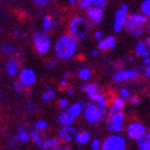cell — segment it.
<instances>
[{
    "label": "cell",
    "instance_id": "obj_44",
    "mask_svg": "<svg viewBox=\"0 0 150 150\" xmlns=\"http://www.w3.org/2000/svg\"><path fill=\"white\" fill-rule=\"evenodd\" d=\"M67 81L66 79H62V81H61V83H60V88H61V89H63V88H66L67 87Z\"/></svg>",
    "mask_w": 150,
    "mask_h": 150
},
{
    "label": "cell",
    "instance_id": "obj_49",
    "mask_svg": "<svg viewBox=\"0 0 150 150\" xmlns=\"http://www.w3.org/2000/svg\"><path fill=\"white\" fill-rule=\"evenodd\" d=\"M15 142H14V138H10V145H14Z\"/></svg>",
    "mask_w": 150,
    "mask_h": 150
},
{
    "label": "cell",
    "instance_id": "obj_39",
    "mask_svg": "<svg viewBox=\"0 0 150 150\" xmlns=\"http://www.w3.org/2000/svg\"><path fill=\"white\" fill-rule=\"evenodd\" d=\"M120 94L122 96L123 99H129V98H130V92H129L127 89H121V90H120Z\"/></svg>",
    "mask_w": 150,
    "mask_h": 150
},
{
    "label": "cell",
    "instance_id": "obj_8",
    "mask_svg": "<svg viewBox=\"0 0 150 150\" xmlns=\"http://www.w3.org/2000/svg\"><path fill=\"white\" fill-rule=\"evenodd\" d=\"M86 14L89 18V22L93 26H97L103 18V9L98 6H89L88 9H86Z\"/></svg>",
    "mask_w": 150,
    "mask_h": 150
},
{
    "label": "cell",
    "instance_id": "obj_55",
    "mask_svg": "<svg viewBox=\"0 0 150 150\" xmlns=\"http://www.w3.org/2000/svg\"><path fill=\"white\" fill-rule=\"evenodd\" d=\"M64 77H66V78L70 77V74H69V73H66V74H64Z\"/></svg>",
    "mask_w": 150,
    "mask_h": 150
},
{
    "label": "cell",
    "instance_id": "obj_13",
    "mask_svg": "<svg viewBox=\"0 0 150 150\" xmlns=\"http://www.w3.org/2000/svg\"><path fill=\"white\" fill-rule=\"evenodd\" d=\"M76 134V130L75 128L71 127V125H64L59 132V137L61 139H64L67 142H70L72 139V136L73 135Z\"/></svg>",
    "mask_w": 150,
    "mask_h": 150
},
{
    "label": "cell",
    "instance_id": "obj_6",
    "mask_svg": "<svg viewBox=\"0 0 150 150\" xmlns=\"http://www.w3.org/2000/svg\"><path fill=\"white\" fill-rule=\"evenodd\" d=\"M123 114L120 112H116L115 114L112 112L108 117V125H107V130L114 132H121L122 125H123Z\"/></svg>",
    "mask_w": 150,
    "mask_h": 150
},
{
    "label": "cell",
    "instance_id": "obj_32",
    "mask_svg": "<svg viewBox=\"0 0 150 150\" xmlns=\"http://www.w3.org/2000/svg\"><path fill=\"white\" fill-rule=\"evenodd\" d=\"M31 137H32V139L35 141V143L38 145V146H40V147H42V142H41V138H40V135L38 134V132H35V131H32L31 132Z\"/></svg>",
    "mask_w": 150,
    "mask_h": 150
},
{
    "label": "cell",
    "instance_id": "obj_22",
    "mask_svg": "<svg viewBox=\"0 0 150 150\" xmlns=\"http://www.w3.org/2000/svg\"><path fill=\"white\" fill-rule=\"evenodd\" d=\"M81 104H83L81 102H78V103L73 104L72 106L69 108V112L72 116H74V117L78 116L81 112V110H83V105H81Z\"/></svg>",
    "mask_w": 150,
    "mask_h": 150
},
{
    "label": "cell",
    "instance_id": "obj_7",
    "mask_svg": "<svg viewBox=\"0 0 150 150\" xmlns=\"http://www.w3.org/2000/svg\"><path fill=\"white\" fill-rule=\"evenodd\" d=\"M127 134H128L129 138H131L133 141H138L139 138L145 136L146 129L139 122H133L127 129Z\"/></svg>",
    "mask_w": 150,
    "mask_h": 150
},
{
    "label": "cell",
    "instance_id": "obj_16",
    "mask_svg": "<svg viewBox=\"0 0 150 150\" xmlns=\"http://www.w3.org/2000/svg\"><path fill=\"white\" fill-rule=\"evenodd\" d=\"M125 106V99L120 97H117L114 100V103H112V110H110V114H112L114 112H120V110L123 108Z\"/></svg>",
    "mask_w": 150,
    "mask_h": 150
},
{
    "label": "cell",
    "instance_id": "obj_5",
    "mask_svg": "<svg viewBox=\"0 0 150 150\" xmlns=\"http://www.w3.org/2000/svg\"><path fill=\"white\" fill-rule=\"evenodd\" d=\"M102 149L104 150H125V139L119 135H110L104 141L102 145Z\"/></svg>",
    "mask_w": 150,
    "mask_h": 150
},
{
    "label": "cell",
    "instance_id": "obj_54",
    "mask_svg": "<svg viewBox=\"0 0 150 150\" xmlns=\"http://www.w3.org/2000/svg\"><path fill=\"white\" fill-rule=\"evenodd\" d=\"M92 54H93L94 56H97V55H98V50H93V52H92Z\"/></svg>",
    "mask_w": 150,
    "mask_h": 150
},
{
    "label": "cell",
    "instance_id": "obj_35",
    "mask_svg": "<svg viewBox=\"0 0 150 150\" xmlns=\"http://www.w3.org/2000/svg\"><path fill=\"white\" fill-rule=\"evenodd\" d=\"M35 128H37L38 130H43V129H46L47 123L44 121V120H41V121H39V122L35 123Z\"/></svg>",
    "mask_w": 150,
    "mask_h": 150
},
{
    "label": "cell",
    "instance_id": "obj_43",
    "mask_svg": "<svg viewBox=\"0 0 150 150\" xmlns=\"http://www.w3.org/2000/svg\"><path fill=\"white\" fill-rule=\"evenodd\" d=\"M143 63H144V64H149L150 63V57L149 56L144 57V59H143Z\"/></svg>",
    "mask_w": 150,
    "mask_h": 150
},
{
    "label": "cell",
    "instance_id": "obj_46",
    "mask_svg": "<svg viewBox=\"0 0 150 150\" xmlns=\"http://www.w3.org/2000/svg\"><path fill=\"white\" fill-rule=\"evenodd\" d=\"M131 102H132V104H136V103H138V99L137 98H132V100H131Z\"/></svg>",
    "mask_w": 150,
    "mask_h": 150
},
{
    "label": "cell",
    "instance_id": "obj_14",
    "mask_svg": "<svg viewBox=\"0 0 150 150\" xmlns=\"http://www.w3.org/2000/svg\"><path fill=\"white\" fill-rule=\"evenodd\" d=\"M74 119H75L74 116L71 115L69 112V110H68V112H62L60 114L58 121H59L60 125H72L73 122H74Z\"/></svg>",
    "mask_w": 150,
    "mask_h": 150
},
{
    "label": "cell",
    "instance_id": "obj_3",
    "mask_svg": "<svg viewBox=\"0 0 150 150\" xmlns=\"http://www.w3.org/2000/svg\"><path fill=\"white\" fill-rule=\"evenodd\" d=\"M85 117L89 122H96L105 117V107H100L94 103H89L85 110Z\"/></svg>",
    "mask_w": 150,
    "mask_h": 150
},
{
    "label": "cell",
    "instance_id": "obj_52",
    "mask_svg": "<svg viewBox=\"0 0 150 150\" xmlns=\"http://www.w3.org/2000/svg\"><path fill=\"white\" fill-rule=\"evenodd\" d=\"M145 137H146V138H147V139H148V141H149V142H150V133H149V134H147V135H146V134H145Z\"/></svg>",
    "mask_w": 150,
    "mask_h": 150
},
{
    "label": "cell",
    "instance_id": "obj_51",
    "mask_svg": "<svg viewBox=\"0 0 150 150\" xmlns=\"http://www.w3.org/2000/svg\"><path fill=\"white\" fill-rule=\"evenodd\" d=\"M72 93H73V90L71 88H69V89H68V94H72Z\"/></svg>",
    "mask_w": 150,
    "mask_h": 150
},
{
    "label": "cell",
    "instance_id": "obj_31",
    "mask_svg": "<svg viewBox=\"0 0 150 150\" xmlns=\"http://www.w3.org/2000/svg\"><path fill=\"white\" fill-rule=\"evenodd\" d=\"M1 50H2L3 54H6V55H10V54H12L13 52H14V47L11 46V45L3 44L2 46H1Z\"/></svg>",
    "mask_w": 150,
    "mask_h": 150
},
{
    "label": "cell",
    "instance_id": "obj_34",
    "mask_svg": "<svg viewBox=\"0 0 150 150\" xmlns=\"http://www.w3.org/2000/svg\"><path fill=\"white\" fill-rule=\"evenodd\" d=\"M28 138H29V134L26 133L25 131H21L18 133V135H17V139L21 142H26Z\"/></svg>",
    "mask_w": 150,
    "mask_h": 150
},
{
    "label": "cell",
    "instance_id": "obj_33",
    "mask_svg": "<svg viewBox=\"0 0 150 150\" xmlns=\"http://www.w3.org/2000/svg\"><path fill=\"white\" fill-rule=\"evenodd\" d=\"M91 6V0H79V8L83 10L88 9Z\"/></svg>",
    "mask_w": 150,
    "mask_h": 150
},
{
    "label": "cell",
    "instance_id": "obj_37",
    "mask_svg": "<svg viewBox=\"0 0 150 150\" xmlns=\"http://www.w3.org/2000/svg\"><path fill=\"white\" fill-rule=\"evenodd\" d=\"M50 0H35V3L39 6H45L46 4H48Z\"/></svg>",
    "mask_w": 150,
    "mask_h": 150
},
{
    "label": "cell",
    "instance_id": "obj_27",
    "mask_svg": "<svg viewBox=\"0 0 150 150\" xmlns=\"http://www.w3.org/2000/svg\"><path fill=\"white\" fill-rule=\"evenodd\" d=\"M78 76H79V78H81V79H84V81H87V79H89V78L91 77L90 70L87 69V68H85V69H81V71L78 72Z\"/></svg>",
    "mask_w": 150,
    "mask_h": 150
},
{
    "label": "cell",
    "instance_id": "obj_25",
    "mask_svg": "<svg viewBox=\"0 0 150 150\" xmlns=\"http://www.w3.org/2000/svg\"><path fill=\"white\" fill-rule=\"evenodd\" d=\"M99 89H100V88H99V86H98L97 84H90V85H88V86H84V91L87 92L88 96L99 92Z\"/></svg>",
    "mask_w": 150,
    "mask_h": 150
},
{
    "label": "cell",
    "instance_id": "obj_47",
    "mask_svg": "<svg viewBox=\"0 0 150 150\" xmlns=\"http://www.w3.org/2000/svg\"><path fill=\"white\" fill-rule=\"evenodd\" d=\"M18 130H19V132H21V131H25V125H19Z\"/></svg>",
    "mask_w": 150,
    "mask_h": 150
},
{
    "label": "cell",
    "instance_id": "obj_56",
    "mask_svg": "<svg viewBox=\"0 0 150 150\" xmlns=\"http://www.w3.org/2000/svg\"><path fill=\"white\" fill-rule=\"evenodd\" d=\"M148 28H149V31H150V25H149V27H148Z\"/></svg>",
    "mask_w": 150,
    "mask_h": 150
},
{
    "label": "cell",
    "instance_id": "obj_12",
    "mask_svg": "<svg viewBox=\"0 0 150 150\" xmlns=\"http://www.w3.org/2000/svg\"><path fill=\"white\" fill-rule=\"evenodd\" d=\"M21 81L23 85L25 86H31L32 84H35V74L33 71L29 69H25L21 73Z\"/></svg>",
    "mask_w": 150,
    "mask_h": 150
},
{
    "label": "cell",
    "instance_id": "obj_29",
    "mask_svg": "<svg viewBox=\"0 0 150 150\" xmlns=\"http://www.w3.org/2000/svg\"><path fill=\"white\" fill-rule=\"evenodd\" d=\"M54 97H55V91H54L52 88H47V90L43 93V99L45 101L50 100V99H53Z\"/></svg>",
    "mask_w": 150,
    "mask_h": 150
},
{
    "label": "cell",
    "instance_id": "obj_42",
    "mask_svg": "<svg viewBox=\"0 0 150 150\" xmlns=\"http://www.w3.org/2000/svg\"><path fill=\"white\" fill-rule=\"evenodd\" d=\"M56 66V61H54V60H52L48 64H47V69H53L54 67Z\"/></svg>",
    "mask_w": 150,
    "mask_h": 150
},
{
    "label": "cell",
    "instance_id": "obj_38",
    "mask_svg": "<svg viewBox=\"0 0 150 150\" xmlns=\"http://www.w3.org/2000/svg\"><path fill=\"white\" fill-rule=\"evenodd\" d=\"M100 146H101V143H100L99 139H94V141L92 142V144H91V147H92V149L93 150L100 149Z\"/></svg>",
    "mask_w": 150,
    "mask_h": 150
},
{
    "label": "cell",
    "instance_id": "obj_15",
    "mask_svg": "<svg viewBox=\"0 0 150 150\" xmlns=\"http://www.w3.org/2000/svg\"><path fill=\"white\" fill-rule=\"evenodd\" d=\"M135 53L143 57L149 56V50H148L146 43L145 42H138L135 46Z\"/></svg>",
    "mask_w": 150,
    "mask_h": 150
},
{
    "label": "cell",
    "instance_id": "obj_18",
    "mask_svg": "<svg viewBox=\"0 0 150 150\" xmlns=\"http://www.w3.org/2000/svg\"><path fill=\"white\" fill-rule=\"evenodd\" d=\"M6 69L10 76H14L17 73V71H18V63L16 62L15 60H10L6 63Z\"/></svg>",
    "mask_w": 150,
    "mask_h": 150
},
{
    "label": "cell",
    "instance_id": "obj_36",
    "mask_svg": "<svg viewBox=\"0 0 150 150\" xmlns=\"http://www.w3.org/2000/svg\"><path fill=\"white\" fill-rule=\"evenodd\" d=\"M14 89H15L16 92H21V91H23L22 81H15V83H14Z\"/></svg>",
    "mask_w": 150,
    "mask_h": 150
},
{
    "label": "cell",
    "instance_id": "obj_20",
    "mask_svg": "<svg viewBox=\"0 0 150 150\" xmlns=\"http://www.w3.org/2000/svg\"><path fill=\"white\" fill-rule=\"evenodd\" d=\"M59 141L53 139V138H48L46 141L42 143V147L44 149H50V148H55V149H59Z\"/></svg>",
    "mask_w": 150,
    "mask_h": 150
},
{
    "label": "cell",
    "instance_id": "obj_1",
    "mask_svg": "<svg viewBox=\"0 0 150 150\" xmlns=\"http://www.w3.org/2000/svg\"><path fill=\"white\" fill-rule=\"evenodd\" d=\"M76 40L72 35H62L57 41L55 53L60 59H69L75 54Z\"/></svg>",
    "mask_w": 150,
    "mask_h": 150
},
{
    "label": "cell",
    "instance_id": "obj_30",
    "mask_svg": "<svg viewBox=\"0 0 150 150\" xmlns=\"http://www.w3.org/2000/svg\"><path fill=\"white\" fill-rule=\"evenodd\" d=\"M91 6L103 9L106 6V0H91Z\"/></svg>",
    "mask_w": 150,
    "mask_h": 150
},
{
    "label": "cell",
    "instance_id": "obj_45",
    "mask_svg": "<svg viewBox=\"0 0 150 150\" xmlns=\"http://www.w3.org/2000/svg\"><path fill=\"white\" fill-rule=\"evenodd\" d=\"M101 37H102V31H97L94 33V38L96 39H100Z\"/></svg>",
    "mask_w": 150,
    "mask_h": 150
},
{
    "label": "cell",
    "instance_id": "obj_26",
    "mask_svg": "<svg viewBox=\"0 0 150 150\" xmlns=\"http://www.w3.org/2000/svg\"><path fill=\"white\" fill-rule=\"evenodd\" d=\"M141 10L143 14L145 16H150V0H145L144 2L142 3Z\"/></svg>",
    "mask_w": 150,
    "mask_h": 150
},
{
    "label": "cell",
    "instance_id": "obj_48",
    "mask_svg": "<svg viewBox=\"0 0 150 150\" xmlns=\"http://www.w3.org/2000/svg\"><path fill=\"white\" fill-rule=\"evenodd\" d=\"M145 43H146V45H147V47L150 50V38H148L147 40H146V42H145Z\"/></svg>",
    "mask_w": 150,
    "mask_h": 150
},
{
    "label": "cell",
    "instance_id": "obj_2",
    "mask_svg": "<svg viewBox=\"0 0 150 150\" xmlns=\"http://www.w3.org/2000/svg\"><path fill=\"white\" fill-rule=\"evenodd\" d=\"M89 31V24L81 17H75L70 24V32L75 40L84 39Z\"/></svg>",
    "mask_w": 150,
    "mask_h": 150
},
{
    "label": "cell",
    "instance_id": "obj_10",
    "mask_svg": "<svg viewBox=\"0 0 150 150\" xmlns=\"http://www.w3.org/2000/svg\"><path fill=\"white\" fill-rule=\"evenodd\" d=\"M139 72L135 71V70H122L119 71L114 75V81H129V79H133V78L139 77Z\"/></svg>",
    "mask_w": 150,
    "mask_h": 150
},
{
    "label": "cell",
    "instance_id": "obj_53",
    "mask_svg": "<svg viewBox=\"0 0 150 150\" xmlns=\"http://www.w3.org/2000/svg\"><path fill=\"white\" fill-rule=\"evenodd\" d=\"M69 3H70V4H74L75 0H69Z\"/></svg>",
    "mask_w": 150,
    "mask_h": 150
},
{
    "label": "cell",
    "instance_id": "obj_23",
    "mask_svg": "<svg viewBox=\"0 0 150 150\" xmlns=\"http://www.w3.org/2000/svg\"><path fill=\"white\" fill-rule=\"evenodd\" d=\"M53 26L55 27V26H56V24H55V22H53L52 17H50V15L44 16V18H43V28H44V30H45V32L48 31V30H50Z\"/></svg>",
    "mask_w": 150,
    "mask_h": 150
},
{
    "label": "cell",
    "instance_id": "obj_19",
    "mask_svg": "<svg viewBox=\"0 0 150 150\" xmlns=\"http://www.w3.org/2000/svg\"><path fill=\"white\" fill-rule=\"evenodd\" d=\"M89 139H90V135L86 131L75 134V141H76V143H78V144H81V145L87 144L88 142H89Z\"/></svg>",
    "mask_w": 150,
    "mask_h": 150
},
{
    "label": "cell",
    "instance_id": "obj_50",
    "mask_svg": "<svg viewBox=\"0 0 150 150\" xmlns=\"http://www.w3.org/2000/svg\"><path fill=\"white\" fill-rule=\"evenodd\" d=\"M122 10H125V11H127V12H128V6H122V8H121Z\"/></svg>",
    "mask_w": 150,
    "mask_h": 150
},
{
    "label": "cell",
    "instance_id": "obj_40",
    "mask_svg": "<svg viewBox=\"0 0 150 150\" xmlns=\"http://www.w3.org/2000/svg\"><path fill=\"white\" fill-rule=\"evenodd\" d=\"M67 105H68V101H67L66 99H61V100L59 101V106L61 107V108H66Z\"/></svg>",
    "mask_w": 150,
    "mask_h": 150
},
{
    "label": "cell",
    "instance_id": "obj_24",
    "mask_svg": "<svg viewBox=\"0 0 150 150\" xmlns=\"http://www.w3.org/2000/svg\"><path fill=\"white\" fill-rule=\"evenodd\" d=\"M137 145H138V147H139V149H142V150H150V142L148 141L145 136L138 139Z\"/></svg>",
    "mask_w": 150,
    "mask_h": 150
},
{
    "label": "cell",
    "instance_id": "obj_28",
    "mask_svg": "<svg viewBox=\"0 0 150 150\" xmlns=\"http://www.w3.org/2000/svg\"><path fill=\"white\" fill-rule=\"evenodd\" d=\"M104 40H105V43H106L107 50H112V48H115L116 41H115V39H114V37H107V38H105Z\"/></svg>",
    "mask_w": 150,
    "mask_h": 150
},
{
    "label": "cell",
    "instance_id": "obj_9",
    "mask_svg": "<svg viewBox=\"0 0 150 150\" xmlns=\"http://www.w3.org/2000/svg\"><path fill=\"white\" fill-rule=\"evenodd\" d=\"M125 27L127 29V31L130 32L131 35H133L135 38L141 37L144 32V27L143 25H138L136 23H134L130 17H127L125 23Z\"/></svg>",
    "mask_w": 150,
    "mask_h": 150
},
{
    "label": "cell",
    "instance_id": "obj_21",
    "mask_svg": "<svg viewBox=\"0 0 150 150\" xmlns=\"http://www.w3.org/2000/svg\"><path fill=\"white\" fill-rule=\"evenodd\" d=\"M130 18L134 23L138 24V25H144L145 23L147 22V16H145L144 14H138V13L132 14V15L130 16Z\"/></svg>",
    "mask_w": 150,
    "mask_h": 150
},
{
    "label": "cell",
    "instance_id": "obj_17",
    "mask_svg": "<svg viewBox=\"0 0 150 150\" xmlns=\"http://www.w3.org/2000/svg\"><path fill=\"white\" fill-rule=\"evenodd\" d=\"M91 100L94 101V102H97L98 105L100 107H105L106 106V100H105V98H104L103 94H101L100 92H97V93H92L89 96Z\"/></svg>",
    "mask_w": 150,
    "mask_h": 150
},
{
    "label": "cell",
    "instance_id": "obj_4",
    "mask_svg": "<svg viewBox=\"0 0 150 150\" xmlns=\"http://www.w3.org/2000/svg\"><path fill=\"white\" fill-rule=\"evenodd\" d=\"M33 41H35V50L39 55H44L48 52L50 47V40L46 37L45 32H35L33 35Z\"/></svg>",
    "mask_w": 150,
    "mask_h": 150
},
{
    "label": "cell",
    "instance_id": "obj_41",
    "mask_svg": "<svg viewBox=\"0 0 150 150\" xmlns=\"http://www.w3.org/2000/svg\"><path fill=\"white\" fill-rule=\"evenodd\" d=\"M144 76H145V77H149V76H150V63H149V64H147V68L145 69Z\"/></svg>",
    "mask_w": 150,
    "mask_h": 150
},
{
    "label": "cell",
    "instance_id": "obj_11",
    "mask_svg": "<svg viewBox=\"0 0 150 150\" xmlns=\"http://www.w3.org/2000/svg\"><path fill=\"white\" fill-rule=\"evenodd\" d=\"M125 19H127V11L125 10H118L117 13H116L115 16V25H114V28H115L116 32H119L123 28L125 23Z\"/></svg>",
    "mask_w": 150,
    "mask_h": 150
}]
</instances>
